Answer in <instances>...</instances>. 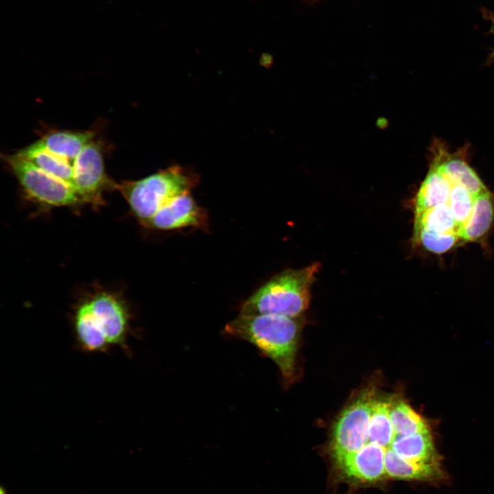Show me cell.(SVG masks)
Wrapping results in <instances>:
<instances>
[{
    "label": "cell",
    "mask_w": 494,
    "mask_h": 494,
    "mask_svg": "<svg viewBox=\"0 0 494 494\" xmlns=\"http://www.w3.org/2000/svg\"><path fill=\"white\" fill-rule=\"evenodd\" d=\"M298 318L239 314L226 325L224 332L255 345L277 365L285 379L292 381L301 332Z\"/></svg>",
    "instance_id": "cell-1"
},
{
    "label": "cell",
    "mask_w": 494,
    "mask_h": 494,
    "mask_svg": "<svg viewBox=\"0 0 494 494\" xmlns=\"http://www.w3.org/2000/svg\"><path fill=\"white\" fill-rule=\"evenodd\" d=\"M320 267L319 263H314L277 274L242 305L240 314L301 316L309 307L311 287Z\"/></svg>",
    "instance_id": "cell-2"
},
{
    "label": "cell",
    "mask_w": 494,
    "mask_h": 494,
    "mask_svg": "<svg viewBox=\"0 0 494 494\" xmlns=\"http://www.w3.org/2000/svg\"><path fill=\"white\" fill-rule=\"evenodd\" d=\"M198 182V176L174 165L137 180L116 184L132 213L145 226L169 201L190 192Z\"/></svg>",
    "instance_id": "cell-3"
},
{
    "label": "cell",
    "mask_w": 494,
    "mask_h": 494,
    "mask_svg": "<svg viewBox=\"0 0 494 494\" xmlns=\"http://www.w3.org/2000/svg\"><path fill=\"white\" fill-rule=\"evenodd\" d=\"M4 161L29 199L49 207H73L84 200L69 184L49 174L16 153L5 154Z\"/></svg>",
    "instance_id": "cell-4"
},
{
    "label": "cell",
    "mask_w": 494,
    "mask_h": 494,
    "mask_svg": "<svg viewBox=\"0 0 494 494\" xmlns=\"http://www.w3.org/2000/svg\"><path fill=\"white\" fill-rule=\"evenodd\" d=\"M375 389L363 390L335 421L330 450L333 461L357 451L364 445L370 419Z\"/></svg>",
    "instance_id": "cell-5"
},
{
    "label": "cell",
    "mask_w": 494,
    "mask_h": 494,
    "mask_svg": "<svg viewBox=\"0 0 494 494\" xmlns=\"http://www.w3.org/2000/svg\"><path fill=\"white\" fill-rule=\"evenodd\" d=\"M79 303L104 333L111 347L117 346L130 353L127 342L131 332V314L121 296L109 291H97Z\"/></svg>",
    "instance_id": "cell-6"
},
{
    "label": "cell",
    "mask_w": 494,
    "mask_h": 494,
    "mask_svg": "<svg viewBox=\"0 0 494 494\" xmlns=\"http://www.w3.org/2000/svg\"><path fill=\"white\" fill-rule=\"evenodd\" d=\"M73 186L85 204L100 205L103 193L116 184L106 174L104 150L100 141L93 139L78 154L73 164Z\"/></svg>",
    "instance_id": "cell-7"
},
{
    "label": "cell",
    "mask_w": 494,
    "mask_h": 494,
    "mask_svg": "<svg viewBox=\"0 0 494 494\" xmlns=\"http://www.w3.org/2000/svg\"><path fill=\"white\" fill-rule=\"evenodd\" d=\"M145 226L161 231L195 227L208 228L206 211L198 205L190 192L177 196L160 209Z\"/></svg>",
    "instance_id": "cell-8"
},
{
    "label": "cell",
    "mask_w": 494,
    "mask_h": 494,
    "mask_svg": "<svg viewBox=\"0 0 494 494\" xmlns=\"http://www.w3.org/2000/svg\"><path fill=\"white\" fill-rule=\"evenodd\" d=\"M467 145L449 152L445 144L435 139L431 147V162L435 164L454 184L465 187L477 196L488 189L467 162Z\"/></svg>",
    "instance_id": "cell-9"
},
{
    "label": "cell",
    "mask_w": 494,
    "mask_h": 494,
    "mask_svg": "<svg viewBox=\"0 0 494 494\" xmlns=\"http://www.w3.org/2000/svg\"><path fill=\"white\" fill-rule=\"evenodd\" d=\"M95 136L92 130H54L47 132L36 142L73 165L78 154L95 139Z\"/></svg>",
    "instance_id": "cell-10"
},
{
    "label": "cell",
    "mask_w": 494,
    "mask_h": 494,
    "mask_svg": "<svg viewBox=\"0 0 494 494\" xmlns=\"http://www.w3.org/2000/svg\"><path fill=\"white\" fill-rule=\"evenodd\" d=\"M392 448L399 456L412 462H440L430 430L409 435L397 434Z\"/></svg>",
    "instance_id": "cell-11"
},
{
    "label": "cell",
    "mask_w": 494,
    "mask_h": 494,
    "mask_svg": "<svg viewBox=\"0 0 494 494\" xmlns=\"http://www.w3.org/2000/svg\"><path fill=\"white\" fill-rule=\"evenodd\" d=\"M453 183L433 163L415 198V212L447 204Z\"/></svg>",
    "instance_id": "cell-12"
},
{
    "label": "cell",
    "mask_w": 494,
    "mask_h": 494,
    "mask_svg": "<svg viewBox=\"0 0 494 494\" xmlns=\"http://www.w3.org/2000/svg\"><path fill=\"white\" fill-rule=\"evenodd\" d=\"M72 325L77 346L81 351L103 353L110 351L111 346L105 335L78 303L73 312Z\"/></svg>",
    "instance_id": "cell-13"
},
{
    "label": "cell",
    "mask_w": 494,
    "mask_h": 494,
    "mask_svg": "<svg viewBox=\"0 0 494 494\" xmlns=\"http://www.w3.org/2000/svg\"><path fill=\"white\" fill-rule=\"evenodd\" d=\"M390 409L389 401L375 399L367 435L364 443V445L371 443L379 446L385 453V459L390 453L394 452L392 448V443L397 435L391 423Z\"/></svg>",
    "instance_id": "cell-14"
},
{
    "label": "cell",
    "mask_w": 494,
    "mask_h": 494,
    "mask_svg": "<svg viewBox=\"0 0 494 494\" xmlns=\"http://www.w3.org/2000/svg\"><path fill=\"white\" fill-rule=\"evenodd\" d=\"M493 221L494 194L487 190L475 197L471 216L460 233V241L480 239L488 233Z\"/></svg>",
    "instance_id": "cell-15"
},
{
    "label": "cell",
    "mask_w": 494,
    "mask_h": 494,
    "mask_svg": "<svg viewBox=\"0 0 494 494\" xmlns=\"http://www.w3.org/2000/svg\"><path fill=\"white\" fill-rule=\"evenodd\" d=\"M17 154L74 188L73 168V165L69 161L49 152L36 141L20 150Z\"/></svg>",
    "instance_id": "cell-16"
},
{
    "label": "cell",
    "mask_w": 494,
    "mask_h": 494,
    "mask_svg": "<svg viewBox=\"0 0 494 494\" xmlns=\"http://www.w3.org/2000/svg\"><path fill=\"white\" fill-rule=\"evenodd\" d=\"M414 228H423L437 233H452L458 237L460 232V227L447 204L415 212Z\"/></svg>",
    "instance_id": "cell-17"
},
{
    "label": "cell",
    "mask_w": 494,
    "mask_h": 494,
    "mask_svg": "<svg viewBox=\"0 0 494 494\" xmlns=\"http://www.w3.org/2000/svg\"><path fill=\"white\" fill-rule=\"evenodd\" d=\"M390 418L394 431L399 435L430 430L425 420L404 401L390 403Z\"/></svg>",
    "instance_id": "cell-18"
},
{
    "label": "cell",
    "mask_w": 494,
    "mask_h": 494,
    "mask_svg": "<svg viewBox=\"0 0 494 494\" xmlns=\"http://www.w3.org/2000/svg\"><path fill=\"white\" fill-rule=\"evenodd\" d=\"M475 197L465 187L453 183L447 204L460 227L459 237L464 225L471 216Z\"/></svg>",
    "instance_id": "cell-19"
},
{
    "label": "cell",
    "mask_w": 494,
    "mask_h": 494,
    "mask_svg": "<svg viewBox=\"0 0 494 494\" xmlns=\"http://www.w3.org/2000/svg\"><path fill=\"white\" fill-rule=\"evenodd\" d=\"M414 239L427 250L442 254L451 250L460 240L452 233H437L423 228H414Z\"/></svg>",
    "instance_id": "cell-20"
},
{
    "label": "cell",
    "mask_w": 494,
    "mask_h": 494,
    "mask_svg": "<svg viewBox=\"0 0 494 494\" xmlns=\"http://www.w3.org/2000/svg\"><path fill=\"white\" fill-rule=\"evenodd\" d=\"M480 12L482 13V17L486 20L490 22L491 23V28L489 30V33L494 35V12L484 8L481 7ZM494 60V49L491 51V53L488 56V58L486 60L488 63H490Z\"/></svg>",
    "instance_id": "cell-21"
},
{
    "label": "cell",
    "mask_w": 494,
    "mask_h": 494,
    "mask_svg": "<svg viewBox=\"0 0 494 494\" xmlns=\"http://www.w3.org/2000/svg\"><path fill=\"white\" fill-rule=\"evenodd\" d=\"M0 494H6V490L3 486H1L0 488Z\"/></svg>",
    "instance_id": "cell-22"
}]
</instances>
